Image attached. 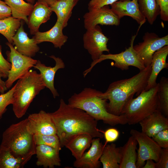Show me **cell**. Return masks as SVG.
<instances>
[{
	"label": "cell",
	"mask_w": 168,
	"mask_h": 168,
	"mask_svg": "<svg viewBox=\"0 0 168 168\" xmlns=\"http://www.w3.org/2000/svg\"><path fill=\"white\" fill-rule=\"evenodd\" d=\"M109 39L103 33L100 26L86 30L83 37V45L94 61L98 59L103 52H109L107 44Z\"/></svg>",
	"instance_id": "11"
},
{
	"label": "cell",
	"mask_w": 168,
	"mask_h": 168,
	"mask_svg": "<svg viewBox=\"0 0 168 168\" xmlns=\"http://www.w3.org/2000/svg\"><path fill=\"white\" fill-rule=\"evenodd\" d=\"M120 0H91L88 4V9L89 10L100 8Z\"/></svg>",
	"instance_id": "37"
},
{
	"label": "cell",
	"mask_w": 168,
	"mask_h": 168,
	"mask_svg": "<svg viewBox=\"0 0 168 168\" xmlns=\"http://www.w3.org/2000/svg\"><path fill=\"white\" fill-rule=\"evenodd\" d=\"M137 144L136 139L131 135L126 143L120 147L121 159L119 168H137Z\"/></svg>",
	"instance_id": "23"
},
{
	"label": "cell",
	"mask_w": 168,
	"mask_h": 168,
	"mask_svg": "<svg viewBox=\"0 0 168 168\" xmlns=\"http://www.w3.org/2000/svg\"><path fill=\"white\" fill-rule=\"evenodd\" d=\"M6 44L10 49V51L6 53L7 60L11 64L7 79L5 82L6 86L8 89L16 80L24 76L31 68L33 67L37 60L21 54L16 50L12 44L7 42Z\"/></svg>",
	"instance_id": "8"
},
{
	"label": "cell",
	"mask_w": 168,
	"mask_h": 168,
	"mask_svg": "<svg viewBox=\"0 0 168 168\" xmlns=\"http://www.w3.org/2000/svg\"><path fill=\"white\" fill-rule=\"evenodd\" d=\"M55 126L62 147L73 136L86 133L102 138L103 134L97 128V121L80 109L71 107L60 100L58 108L49 113Z\"/></svg>",
	"instance_id": "1"
},
{
	"label": "cell",
	"mask_w": 168,
	"mask_h": 168,
	"mask_svg": "<svg viewBox=\"0 0 168 168\" xmlns=\"http://www.w3.org/2000/svg\"><path fill=\"white\" fill-rule=\"evenodd\" d=\"M52 12L50 7L44 2L37 1L34 4L32 11L28 17L27 25L31 34L35 35L39 31L40 25L50 19Z\"/></svg>",
	"instance_id": "19"
},
{
	"label": "cell",
	"mask_w": 168,
	"mask_h": 168,
	"mask_svg": "<svg viewBox=\"0 0 168 168\" xmlns=\"http://www.w3.org/2000/svg\"><path fill=\"white\" fill-rule=\"evenodd\" d=\"M104 133L105 142L104 144L105 146L108 142H112L117 140L119 137V132L116 128H109L106 130Z\"/></svg>",
	"instance_id": "36"
},
{
	"label": "cell",
	"mask_w": 168,
	"mask_h": 168,
	"mask_svg": "<svg viewBox=\"0 0 168 168\" xmlns=\"http://www.w3.org/2000/svg\"><path fill=\"white\" fill-rule=\"evenodd\" d=\"M159 83L154 87L142 92L135 98H131L124 106L121 113L129 125L138 123L153 113L158 106L157 91Z\"/></svg>",
	"instance_id": "6"
},
{
	"label": "cell",
	"mask_w": 168,
	"mask_h": 168,
	"mask_svg": "<svg viewBox=\"0 0 168 168\" xmlns=\"http://www.w3.org/2000/svg\"><path fill=\"white\" fill-rule=\"evenodd\" d=\"M168 168V148H161L158 161L156 162V168Z\"/></svg>",
	"instance_id": "38"
},
{
	"label": "cell",
	"mask_w": 168,
	"mask_h": 168,
	"mask_svg": "<svg viewBox=\"0 0 168 168\" xmlns=\"http://www.w3.org/2000/svg\"><path fill=\"white\" fill-rule=\"evenodd\" d=\"M157 110L165 116H168V78L162 77L159 83L157 91Z\"/></svg>",
	"instance_id": "31"
},
{
	"label": "cell",
	"mask_w": 168,
	"mask_h": 168,
	"mask_svg": "<svg viewBox=\"0 0 168 168\" xmlns=\"http://www.w3.org/2000/svg\"><path fill=\"white\" fill-rule=\"evenodd\" d=\"M15 85L6 93L0 95V119L7 110V107L13 102V94Z\"/></svg>",
	"instance_id": "33"
},
{
	"label": "cell",
	"mask_w": 168,
	"mask_h": 168,
	"mask_svg": "<svg viewBox=\"0 0 168 168\" xmlns=\"http://www.w3.org/2000/svg\"><path fill=\"white\" fill-rule=\"evenodd\" d=\"M101 92L91 88H85L80 93H74L68 99V104L82 110L97 121L102 120L111 126L127 124L123 114L116 115L107 111L108 100L99 97Z\"/></svg>",
	"instance_id": "3"
},
{
	"label": "cell",
	"mask_w": 168,
	"mask_h": 168,
	"mask_svg": "<svg viewBox=\"0 0 168 168\" xmlns=\"http://www.w3.org/2000/svg\"><path fill=\"white\" fill-rule=\"evenodd\" d=\"M11 16H12V13L10 7L4 1L0 0V20Z\"/></svg>",
	"instance_id": "40"
},
{
	"label": "cell",
	"mask_w": 168,
	"mask_h": 168,
	"mask_svg": "<svg viewBox=\"0 0 168 168\" xmlns=\"http://www.w3.org/2000/svg\"><path fill=\"white\" fill-rule=\"evenodd\" d=\"M120 159V147L112 143L104 146L100 161L103 168H119Z\"/></svg>",
	"instance_id": "26"
},
{
	"label": "cell",
	"mask_w": 168,
	"mask_h": 168,
	"mask_svg": "<svg viewBox=\"0 0 168 168\" xmlns=\"http://www.w3.org/2000/svg\"><path fill=\"white\" fill-rule=\"evenodd\" d=\"M93 138L90 135L83 133L76 135L72 138L64 146L71 152L76 160L79 159L89 148Z\"/></svg>",
	"instance_id": "24"
},
{
	"label": "cell",
	"mask_w": 168,
	"mask_h": 168,
	"mask_svg": "<svg viewBox=\"0 0 168 168\" xmlns=\"http://www.w3.org/2000/svg\"><path fill=\"white\" fill-rule=\"evenodd\" d=\"M64 28L59 21H57L54 26L49 30L45 32L38 31L34 37L37 44L44 42L52 43L54 47L61 49L67 41L68 37L63 32Z\"/></svg>",
	"instance_id": "20"
},
{
	"label": "cell",
	"mask_w": 168,
	"mask_h": 168,
	"mask_svg": "<svg viewBox=\"0 0 168 168\" xmlns=\"http://www.w3.org/2000/svg\"><path fill=\"white\" fill-rule=\"evenodd\" d=\"M168 55V45L160 49L153 54L151 64V72L144 91L155 86L157 84L156 81L160 72L163 69L168 68V63L166 61Z\"/></svg>",
	"instance_id": "21"
},
{
	"label": "cell",
	"mask_w": 168,
	"mask_h": 168,
	"mask_svg": "<svg viewBox=\"0 0 168 168\" xmlns=\"http://www.w3.org/2000/svg\"><path fill=\"white\" fill-rule=\"evenodd\" d=\"M139 9L149 23L152 25L160 14L156 0H138Z\"/></svg>",
	"instance_id": "28"
},
{
	"label": "cell",
	"mask_w": 168,
	"mask_h": 168,
	"mask_svg": "<svg viewBox=\"0 0 168 168\" xmlns=\"http://www.w3.org/2000/svg\"><path fill=\"white\" fill-rule=\"evenodd\" d=\"M15 85L12 110L16 117L20 118L25 114L34 98L45 86L40 73L32 70L19 79Z\"/></svg>",
	"instance_id": "5"
},
{
	"label": "cell",
	"mask_w": 168,
	"mask_h": 168,
	"mask_svg": "<svg viewBox=\"0 0 168 168\" xmlns=\"http://www.w3.org/2000/svg\"><path fill=\"white\" fill-rule=\"evenodd\" d=\"M36 164L44 168H54L61 165L59 152L51 146L44 144L36 145Z\"/></svg>",
	"instance_id": "22"
},
{
	"label": "cell",
	"mask_w": 168,
	"mask_h": 168,
	"mask_svg": "<svg viewBox=\"0 0 168 168\" xmlns=\"http://www.w3.org/2000/svg\"><path fill=\"white\" fill-rule=\"evenodd\" d=\"M111 9L119 19L129 16L135 20L140 27L146 22V19L141 12L138 0L117 1L110 5Z\"/></svg>",
	"instance_id": "14"
},
{
	"label": "cell",
	"mask_w": 168,
	"mask_h": 168,
	"mask_svg": "<svg viewBox=\"0 0 168 168\" xmlns=\"http://www.w3.org/2000/svg\"><path fill=\"white\" fill-rule=\"evenodd\" d=\"M4 1L10 7L12 17L22 19L27 24V16L32 11L33 4L26 2L24 0H4Z\"/></svg>",
	"instance_id": "27"
},
{
	"label": "cell",
	"mask_w": 168,
	"mask_h": 168,
	"mask_svg": "<svg viewBox=\"0 0 168 168\" xmlns=\"http://www.w3.org/2000/svg\"><path fill=\"white\" fill-rule=\"evenodd\" d=\"M130 133L136 140L138 144L137 168H142L148 159L157 162L159 159L161 148L152 138L142 132L132 129Z\"/></svg>",
	"instance_id": "9"
},
{
	"label": "cell",
	"mask_w": 168,
	"mask_h": 168,
	"mask_svg": "<svg viewBox=\"0 0 168 168\" xmlns=\"http://www.w3.org/2000/svg\"><path fill=\"white\" fill-rule=\"evenodd\" d=\"M21 20L12 16L0 20V33L12 44V38L21 26Z\"/></svg>",
	"instance_id": "29"
},
{
	"label": "cell",
	"mask_w": 168,
	"mask_h": 168,
	"mask_svg": "<svg viewBox=\"0 0 168 168\" xmlns=\"http://www.w3.org/2000/svg\"><path fill=\"white\" fill-rule=\"evenodd\" d=\"M49 57L55 61V64L54 66H47L40 61L37 60V62L33 67L39 71L45 87L50 90L54 98H55L58 96L59 95L54 86L55 75L58 69L65 68V65L61 58L54 55Z\"/></svg>",
	"instance_id": "16"
},
{
	"label": "cell",
	"mask_w": 168,
	"mask_h": 168,
	"mask_svg": "<svg viewBox=\"0 0 168 168\" xmlns=\"http://www.w3.org/2000/svg\"><path fill=\"white\" fill-rule=\"evenodd\" d=\"M133 77L114 82L110 84L106 91L101 92L99 96L109 100L107 109L110 114H121L127 103L136 94L138 96L145 89L151 72V65Z\"/></svg>",
	"instance_id": "2"
},
{
	"label": "cell",
	"mask_w": 168,
	"mask_h": 168,
	"mask_svg": "<svg viewBox=\"0 0 168 168\" xmlns=\"http://www.w3.org/2000/svg\"><path fill=\"white\" fill-rule=\"evenodd\" d=\"M27 162L15 157L8 149L0 146V168H22Z\"/></svg>",
	"instance_id": "30"
},
{
	"label": "cell",
	"mask_w": 168,
	"mask_h": 168,
	"mask_svg": "<svg viewBox=\"0 0 168 168\" xmlns=\"http://www.w3.org/2000/svg\"><path fill=\"white\" fill-rule=\"evenodd\" d=\"M11 68V64L2 55V47L0 45V74L3 78L7 77L8 72Z\"/></svg>",
	"instance_id": "35"
},
{
	"label": "cell",
	"mask_w": 168,
	"mask_h": 168,
	"mask_svg": "<svg viewBox=\"0 0 168 168\" xmlns=\"http://www.w3.org/2000/svg\"><path fill=\"white\" fill-rule=\"evenodd\" d=\"M137 35V34L132 36L130 46L126 48L125 51L117 54H103L98 59L93 61L90 67L84 72V77H85L97 63L107 59L112 60L114 62L113 64H111L112 66L123 70L128 69L130 66L135 67L138 68L140 71L145 69L146 67L133 48V43Z\"/></svg>",
	"instance_id": "7"
},
{
	"label": "cell",
	"mask_w": 168,
	"mask_h": 168,
	"mask_svg": "<svg viewBox=\"0 0 168 168\" xmlns=\"http://www.w3.org/2000/svg\"><path fill=\"white\" fill-rule=\"evenodd\" d=\"M139 123L142 132L152 138L159 132L168 128V119L159 110L146 117Z\"/></svg>",
	"instance_id": "18"
},
{
	"label": "cell",
	"mask_w": 168,
	"mask_h": 168,
	"mask_svg": "<svg viewBox=\"0 0 168 168\" xmlns=\"http://www.w3.org/2000/svg\"><path fill=\"white\" fill-rule=\"evenodd\" d=\"M142 40V42L133 46V48L146 67L151 65L155 52L168 45V35L160 37L154 33L147 32Z\"/></svg>",
	"instance_id": "10"
},
{
	"label": "cell",
	"mask_w": 168,
	"mask_h": 168,
	"mask_svg": "<svg viewBox=\"0 0 168 168\" xmlns=\"http://www.w3.org/2000/svg\"><path fill=\"white\" fill-rule=\"evenodd\" d=\"M100 138H93L89 150L85 152L78 159L76 160L73 166L76 168H99L100 166V158L105 146Z\"/></svg>",
	"instance_id": "15"
},
{
	"label": "cell",
	"mask_w": 168,
	"mask_h": 168,
	"mask_svg": "<svg viewBox=\"0 0 168 168\" xmlns=\"http://www.w3.org/2000/svg\"><path fill=\"white\" fill-rule=\"evenodd\" d=\"M29 129L33 135L57 134L55 126L49 113L41 110L30 114L27 118Z\"/></svg>",
	"instance_id": "13"
},
{
	"label": "cell",
	"mask_w": 168,
	"mask_h": 168,
	"mask_svg": "<svg viewBox=\"0 0 168 168\" xmlns=\"http://www.w3.org/2000/svg\"><path fill=\"white\" fill-rule=\"evenodd\" d=\"M152 159H148L146 161L142 168H156V162Z\"/></svg>",
	"instance_id": "41"
},
{
	"label": "cell",
	"mask_w": 168,
	"mask_h": 168,
	"mask_svg": "<svg viewBox=\"0 0 168 168\" xmlns=\"http://www.w3.org/2000/svg\"><path fill=\"white\" fill-rule=\"evenodd\" d=\"M2 77L0 74V93L3 94L7 90V88L6 86L5 82L2 80Z\"/></svg>",
	"instance_id": "42"
},
{
	"label": "cell",
	"mask_w": 168,
	"mask_h": 168,
	"mask_svg": "<svg viewBox=\"0 0 168 168\" xmlns=\"http://www.w3.org/2000/svg\"><path fill=\"white\" fill-rule=\"evenodd\" d=\"M12 43L16 50L21 54L30 57L36 55L40 50L34 37L29 38L24 30L22 22L12 38Z\"/></svg>",
	"instance_id": "17"
},
{
	"label": "cell",
	"mask_w": 168,
	"mask_h": 168,
	"mask_svg": "<svg viewBox=\"0 0 168 168\" xmlns=\"http://www.w3.org/2000/svg\"><path fill=\"white\" fill-rule=\"evenodd\" d=\"M34 139L36 145H47L55 148L59 152L61 150L60 141L57 134H35L34 135Z\"/></svg>",
	"instance_id": "32"
},
{
	"label": "cell",
	"mask_w": 168,
	"mask_h": 168,
	"mask_svg": "<svg viewBox=\"0 0 168 168\" xmlns=\"http://www.w3.org/2000/svg\"><path fill=\"white\" fill-rule=\"evenodd\" d=\"M160 9L161 18L165 21H168V0H156Z\"/></svg>",
	"instance_id": "39"
},
{
	"label": "cell",
	"mask_w": 168,
	"mask_h": 168,
	"mask_svg": "<svg viewBox=\"0 0 168 168\" xmlns=\"http://www.w3.org/2000/svg\"><path fill=\"white\" fill-rule=\"evenodd\" d=\"M27 2L31 3L32 4H34V3L35 0H25Z\"/></svg>",
	"instance_id": "44"
},
{
	"label": "cell",
	"mask_w": 168,
	"mask_h": 168,
	"mask_svg": "<svg viewBox=\"0 0 168 168\" xmlns=\"http://www.w3.org/2000/svg\"><path fill=\"white\" fill-rule=\"evenodd\" d=\"M57 0H37V1L44 2L50 7Z\"/></svg>",
	"instance_id": "43"
},
{
	"label": "cell",
	"mask_w": 168,
	"mask_h": 168,
	"mask_svg": "<svg viewBox=\"0 0 168 168\" xmlns=\"http://www.w3.org/2000/svg\"><path fill=\"white\" fill-rule=\"evenodd\" d=\"M152 138L161 148H168V128L159 132Z\"/></svg>",
	"instance_id": "34"
},
{
	"label": "cell",
	"mask_w": 168,
	"mask_h": 168,
	"mask_svg": "<svg viewBox=\"0 0 168 168\" xmlns=\"http://www.w3.org/2000/svg\"><path fill=\"white\" fill-rule=\"evenodd\" d=\"M0 146L27 162L35 154L36 145L29 129L27 118L11 125L3 132Z\"/></svg>",
	"instance_id": "4"
},
{
	"label": "cell",
	"mask_w": 168,
	"mask_h": 168,
	"mask_svg": "<svg viewBox=\"0 0 168 168\" xmlns=\"http://www.w3.org/2000/svg\"><path fill=\"white\" fill-rule=\"evenodd\" d=\"M84 26L86 30L98 24L119 26L120 19L107 6L89 10L84 16Z\"/></svg>",
	"instance_id": "12"
},
{
	"label": "cell",
	"mask_w": 168,
	"mask_h": 168,
	"mask_svg": "<svg viewBox=\"0 0 168 168\" xmlns=\"http://www.w3.org/2000/svg\"><path fill=\"white\" fill-rule=\"evenodd\" d=\"M78 0H57L50 6L52 11L57 16L63 28L66 27L72 14V9Z\"/></svg>",
	"instance_id": "25"
}]
</instances>
